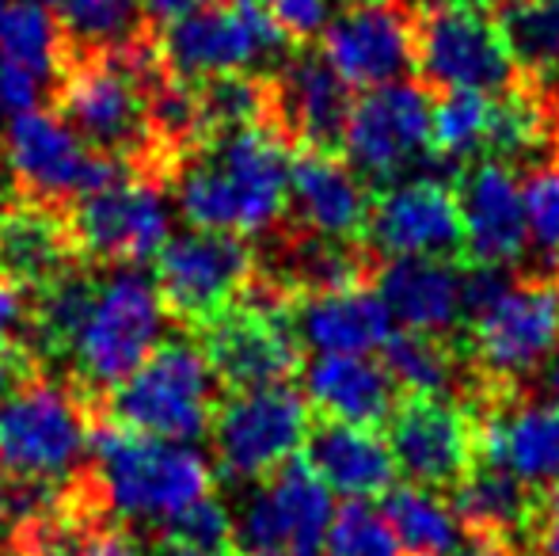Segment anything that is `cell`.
I'll return each instance as SVG.
<instances>
[{"mask_svg":"<svg viewBox=\"0 0 559 556\" xmlns=\"http://www.w3.org/2000/svg\"><path fill=\"white\" fill-rule=\"evenodd\" d=\"M294 156L278 122L210 134L171 171L179 214L191 229L263 237L289 210Z\"/></svg>","mask_w":559,"mask_h":556,"instance_id":"1","label":"cell"},{"mask_svg":"<svg viewBox=\"0 0 559 556\" xmlns=\"http://www.w3.org/2000/svg\"><path fill=\"white\" fill-rule=\"evenodd\" d=\"M468 358L487 378V389H518L559 351V282L540 275L510 282L502 268L464 275Z\"/></svg>","mask_w":559,"mask_h":556,"instance_id":"2","label":"cell"},{"mask_svg":"<svg viewBox=\"0 0 559 556\" xmlns=\"http://www.w3.org/2000/svg\"><path fill=\"white\" fill-rule=\"evenodd\" d=\"M92 496L126 522H164L210 496L214 469L194 446L104 423L92 430Z\"/></svg>","mask_w":559,"mask_h":556,"instance_id":"3","label":"cell"},{"mask_svg":"<svg viewBox=\"0 0 559 556\" xmlns=\"http://www.w3.org/2000/svg\"><path fill=\"white\" fill-rule=\"evenodd\" d=\"M96 401L76 386L31 378L0 401V476L69 488L92 458Z\"/></svg>","mask_w":559,"mask_h":556,"instance_id":"4","label":"cell"},{"mask_svg":"<svg viewBox=\"0 0 559 556\" xmlns=\"http://www.w3.org/2000/svg\"><path fill=\"white\" fill-rule=\"evenodd\" d=\"M111 423L141 435L191 442L202 438L217 412V378L191 340L156 343L148 358L107 393Z\"/></svg>","mask_w":559,"mask_h":556,"instance_id":"5","label":"cell"},{"mask_svg":"<svg viewBox=\"0 0 559 556\" xmlns=\"http://www.w3.org/2000/svg\"><path fill=\"white\" fill-rule=\"evenodd\" d=\"M164 317L168 309L153 279L138 275L133 268H115L111 279H99L92 312L69 351L73 386L84 389L92 401L111 393L160 343Z\"/></svg>","mask_w":559,"mask_h":556,"instance_id":"6","label":"cell"},{"mask_svg":"<svg viewBox=\"0 0 559 556\" xmlns=\"http://www.w3.org/2000/svg\"><path fill=\"white\" fill-rule=\"evenodd\" d=\"M194 332L217 386H225L228 393L282 386L301 366V343L289 324L286 294L263 279L251 282L240 301Z\"/></svg>","mask_w":559,"mask_h":556,"instance_id":"7","label":"cell"},{"mask_svg":"<svg viewBox=\"0 0 559 556\" xmlns=\"http://www.w3.org/2000/svg\"><path fill=\"white\" fill-rule=\"evenodd\" d=\"M156 38L168 69L187 81L282 66L289 54V38L259 0H206L164 23Z\"/></svg>","mask_w":559,"mask_h":556,"instance_id":"8","label":"cell"},{"mask_svg":"<svg viewBox=\"0 0 559 556\" xmlns=\"http://www.w3.org/2000/svg\"><path fill=\"white\" fill-rule=\"evenodd\" d=\"M12 194L35 202L69 206L81 194H92L115 179L138 171L133 164L88 149L58 111H23L0 138Z\"/></svg>","mask_w":559,"mask_h":556,"instance_id":"9","label":"cell"},{"mask_svg":"<svg viewBox=\"0 0 559 556\" xmlns=\"http://www.w3.org/2000/svg\"><path fill=\"white\" fill-rule=\"evenodd\" d=\"M415 66L442 92L499 96L518 81V66L484 0H435L415 20Z\"/></svg>","mask_w":559,"mask_h":556,"instance_id":"10","label":"cell"},{"mask_svg":"<svg viewBox=\"0 0 559 556\" xmlns=\"http://www.w3.org/2000/svg\"><path fill=\"white\" fill-rule=\"evenodd\" d=\"M160 179L130 176L81 194L69 202V222H73L76 252L88 268H138L156 260L164 240L171 237L168 194Z\"/></svg>","mask_w":559,"mask_h":556,"instance_id":"11","label":"cell"},{"mask_svg":"<svg viewBox=\"0 0 559 556\" xmlns=\"http://www.w3.org/2000/svg\"><path fill=\"white\" fill-rule=\"evenodd\" d=\"M217 469L236 484H259L278 465L297 458L312 430L309 401L289 381L240 389L214 412Z\"/></svg>","mask_w":559,"mask_h":556,"instance_id":"12","label":"cell"},{"mask_svg":"<svg viewBox=\"0 0 559 556\" xmlns=\"http://www.w3.org/2000/svg\"><path fill=\"white\" fill-rule=\"evenodd\" d=\"M156 289L164 309L187 328H202L236 305L255 282V252L248 237L191 229L168 237L156 252Z\"/></svg>","mask_w":559,"mask_h":556,"instance_id":"13","label":"cell"},{"mask_svg":"<svg viewBox=\"0 0 559 556\" xmlns=\"http://www.w3.org/2000/svg\"><path fill=\"white\" fill-rule=\"evenodd\" d=\"M332 522V488L317 469L289 458L233 519V556H324Z\"/></svg>","mask_w":559,"mask_h":556,"instance_id":"14","label":"cell"},{"mask_svg":"<svg viewBox=\"0 0 559 556\" xmlns=\"http://www.w3.org/2000/svg\"><path fill=\"white\" fill-rule=\"evenodd\" d=\"M430 115L435 99L415 81L366 88L343 122V156L361 179L392 184L430 156Z\"/></svg>","mask_w":559,"mask_h":556,"instance_id":"15","label":"cell"},{"mask_svg":"<svg viewBox=\"0 0 559 556\" xmlns=\"http://www.w3.org/2000/svg\"><path fill=\"white\" fill-rule=\"evenodd\" d=\"M396 469L419 488H453L476 465V419L453 397H407L389 416Z\"/></svg>","mask_w":559,"mask_h":556,"instance_id":"16","label":"cell"},{"mask_svg":"<svg viewBox=\"0 0 559 556\" xmlns=\"http://www.w3.org/2000/svg\"><path fill=\"white\" fill-rule=\"evenodd\" d=\"M366 240L384 256H442L464 252L461 206L449 184L435 176H400L373 194Z\"/></svg>","mask_w":559,"mask_h":556,"instance_id":"17","label":"cell"},{"mask_svg":"<svg viewBox=\"0 0 559 556\" xmlns=\"http://www.w3.org/2000/svg\"><path fill=\"white\" fill-rule=\"evenodd\" d=\"M320 54L350 88L404 81L415 66V20L400 4H346L320 31Z\"/></svg>","mask_w":559,"mask_h":556,"instance_id":"18","label":"cell"},{"mask_svg":"<svg viewBox=\"0 0 559 556\" xmlns=\"http://www.w3.org/2000/svg\"><path fill=\"white\" fill-rule=\"evenodd\" d=\"M476 419V461L502 465L533 484L559 481V401H514V389H487L479 397Z\"/></svg>","mask_w":559,"mask_h":556,"instance_id":"19","label":"cell"},{"mask_svg":"<svg viewBox=\"0 0 559 556\" xmlns=\"http://www.w3.org/2000/svg\"><path fill=\"white\" fill-rule=\"evenodd\" d=\"M461 206L464 252L479 268H502L518 263L530 248V217H525V191L514 164L484 161L468 164L456 191Z\"/></svg>","mask_w":559,"mask_h":556,"instance_id":"20","label":"cell"},{"mask_svg":"<svg viewBox=\"0 0 559 556\" xmlns=\"http://www.w3.org/2000/svg\"><path fill=\"white\" fill-rule=\"evenodd\" d=\"M76 263L84 260L76 252L69 206L35 202L23 194L0 199V279L8 286L27 297Z\"/></svg>","mask_w":559,"mask_h":556,"instance_id":"21","label":"cell"},{"mask_svg":"<svg viewBox=\"0 0 559 556\" xmlns=\"http://www.w3.org/2000/svg\"><path fill=\"white\" fill-rule=\"evenodd\" d=\"M369 179L335 156L332 149H309L289 168V210L305 233L332 240H358L366 237L369 206Z\"/></svg>","mask_w":559,"mask_h":556,"instance_id":"22","label":"cell"},{"mask_svg":"<svg viewBox=\"0 0 559 556\" xmlns=\"http://www.w3.org/2000/svg\"><path fill=\"white\" fill-rule=\"evenodd\" d=\"M286 312L301 347L317 355H373L392 335V317L381 294L361 282L320 294L286 297Z\"/></svg>","mask_w":559,"mask_h":556,"instance_id":"23","label":"cell"},{"mask_svg":"<svg viewBox=\"0 0 559 556\" xmlns=\"http://www.w3.org/2000/svg\"><path fill=\"white\" fill-rule=\"evenodd\" d=\"M377 294L392 324L449 335L464 320V275L442 256H392L377 271Z\"/></svg>","mask_w":559,"mask_h":556,"instance_id":"24","label":"cell"},{"mask_svg":"<svg viewBox=\"0 0 559 556\" xmlns=\"http://www.w3.org/2000/svg\"><path fill=\"white\" fill-rule=\"evenodd\" d=\"M274 122L309 149H332L350 115V84L324 61V54H294L271 76Z\"/></svg>","mask_w":559,"mask_h":556,"instance_id":"25","label":"cell"},{"mask_svg":"<svg viewBox=\"0 0 559 556\" xmlns=\"http://www.w3.org/2000/svg\"><path fill=\"white\" fill-rule=\"evenodd\" d=\"M305 401L324 419L381 427L396 409V381L369 355H317L305 366Z\"/></svg>","mask_w":559,"mask_h":556,"instance_id":"26","label":"cell"},{"mask_svg":"<svg viewBox=\"0 0 559 556\" xmlns=\"http://www.w3.org/2000/svg\"><path fill=\"white\" fill-rule=\"evenodd\" d=\"M305 461L343 499L381 496L396 476L389 442L377 435V427H358V423L320 419V427H312L305 438Z\"/></svg>","mask_w":559,"mask_h":556,"instance_id":"27","label":"cell"},{"mask_svg":"<svg viewBox=\"0 0 559 556\" xmlns=\"http://www.w3.org/2000/svg\"><path fill=\"white\" fill-rule=\"evenodd\" d=\"M449 492H453L449 507H453L456 522H461L464 537L472 545H484V542L522 545L533 488H525V481H518L510 469L491 465V461H476Z\"/></svg>","mask_w":559,"mask_h":556,"instance_id":"28","label":"cell"},{"mask_svg":"<svg viewBox=\"0 0 559 556\" xmlns=\"http://www.w3.org/2000/svg\"><path fill=\"white\" fill-rule=\"evenodd\" d=\"M99 294V279L88 263H76L66 275L46 282L43 289L27 294V328L31 351L38 358H69L84 320L92 312V301Z\"/></svg>","mask_w":559,"mask_h":556,"instance_id":"29","label":"cell"},{"mask_svg":"<svg viewBox=\"0 0 559 556\" xmlns=\"http://www.w3.org/2000/svg\"><path fill=\"white\" fill-rule=\"evenodd\" d=\"M361 256L354 248V240H332L317 237V233H297L289 245L278 248V263H274L271 282L278 294H320V289H338L361 282Z\"/></svg>","mask_w":559,"mask_h":556,"instance_id":"30","label":"cell"},{"mask_svg":"<svg viewBox=\"0 0 559 556\" xmlns=\"http://www.w3.org/2000/svg\"><path fill=\"white\" fill-rule=\"evenodd\" d=\"M461 347L449 343V335L430 332H392L384 343V370L392 374L396 389L407 397H453L464 378Z\"/></svg>","mask_w":559,"mask_h":556,"instance_id":"31","label":"cell"},{"mask_svg":"<svg viewBox=\"0 0 559 556\" xmlns=\"http://www.w3.org/2000/svg\"><path fill=\"white\" fill-rule=\"evenodd\" d=\"M0 54L43 84H53L73 54V43L43 0H0Z\"/></svg>","mask_w":559,"mask_h":556,"instance_id":"32","label":"cell"},{"mask_svg":"<svg viewBox=\"0 0 559 556\" xmlns=\"http://www.w3.org/2000/svg\"><path fill=\"white\" fill-rule=\"evenodd\" d=\"M384 519L396 530L407 556H453L456 545L468 542L456 522L453 507L435 496V488L404 484L384 492Z\"/></svg>","mask_w":559,"mask_h":556,"instance_id":"33","label":"cell"},{"mask_svg":"<svg viewBox=\"0 0 559 556\" xmlns=\"http://www.w3.org/2000/svg\"><path fill=\"white\" fill-rule=\"evenodd\" d=\"M495 20L522 73L559 81V0H502Z\"/></svg>","mask_w":559,"mask_h":556,"instance_id":"34","label":"cell"},{"mask_svg":"<svg viewBox=\"0 0 559 556\" xmlns=\"http://www.w3.org/2000/svg\"><path fill=\"white\" fill-rule=\"evenodd\" d=\"M43 4L61 23L73 50H111L153 27L141 12V0H43Z\"/></svg>","mask_w":559,"mask_h":556,"instance_id":"35","label":"cell"},{"mask_svg":"<svg viewBox=\"0 0 559 556\" xmlns=\"http://www.w3.org/2000/svg\"><path fill=\"white\" fill-rule=\"evenodd\" d=\"M548 141H552V115L537 96L514 84L491 96V127H487L484 145L487 156L507 164L530 161V156H540V149H548Z\"/></svg>","mask_w":559,"mask_h":556,"instance_id":"36","label":"cell"},{"mask_svg":"<svg viewBox=\"0 0 559 556\" xmlns=\"http://www.w3.org/2000/svg\"><path fill=\"white\" fill-rule=\"evenodd\" d=\"M194 84H199V111L206 138L225 134V130L255 127V122H274V92L271 81H263V76L222 73Z\"/></svg>","mask_w":559,"mask_h":556,"instance_id":"37","label":"cell"},{"mask_svg":"<svg viewBox=\"0 0 559 556\" xmlns=\"http://www.w3.org/2000/svg\"><path fill=\"white\" fill-rule=\"evenodd\" d=\"M491 127V96L484 92H442L430 115V156L435 161H472L484 153Z\"/></svg>","mask_w":559,"mask_h":556,"instance_id":"38","label":"cell"},{"mask_svg":"<svg viewBox=\"0 0 559 556\" xmlns=\"http://www.w3.org/2000/svg\"><path fill=\"white\" fill-rule=\"evenodd\" d=\"M324 556H404V545L369 499H343L328 522Z\"/></svg>","mask_w":559,"mask_h":556,"instance_id":"39","label":"cell"},{"mask_svg":"<svg viewBox=\"0 0 559 556\" xmlns=\"http://www.w3.org/2000/svg\"><path fill=\"white\" fill-rule=\"evenodd\" d=\"M525 217H530V245L537 248L548 279L559 275V153L530 171L522 184Z\"/></svg>","mask_w":559,"mask_h":556,"instance_id":"40","label":"cell"},{"mask_svg":"<svg viewBox=\"0 0 559 556\" xmlns=\"http://www.w3.org/2000/svg\"><path fill=\"white\" fill-rule=\"evenodd\" d=\"M164 537L171 545H183V549L228 553V545H233V514H228L222 499L202 496L164 522Z\"/></svg>","mask_w":559,"mask_h":556,"instance_id":"41","label":"cell"},{"mask_svg":"<svg viewBox=\"0 0 559 556\" xmlns=\"http://www.w3.org/2000/svg\"><path fill=\"white\" fill-rule=\"evenodd\" d=\"M289 43H309L332 20V0H259Z\"/></svg>","mask_w":559,"mask_h":556,"instance_id":"42","label":"cell"},{"mask_svg":"<svg viewBox=\"0 0 559 556\" xmlns=\"http://www.w3.org/2000/svg\"><path fill=\"white\" fill-rule=\"evenodd\" d=\"M522 549H530V556H559V481L533 496Z\"/></svg>","mask_w":559,"mask_h":556,"instance_id":"43","label":"cell"},{"mask_svg":"<svg viewBox=\"0 0 559 556\" xmlns=\"http://www.w3.org/2000/svg\"><path fill=\"white\" fill-rule=\"evenodd\" d=\"M43 96V81L15 66L8 54H0V119H15V115L31 111Z\"/></svg>","mask_w":559,"mask_h":556,"instance_id":"44","label":"cell"},{"mask_svg":"<svg viewBox=\"0 0 559 556\" xmlns=\"http://www.w3.org/2000/svg\"><path fill=\"white\" fill-rule=\"evenodd\" d=\"M38 378V355L27 340H0V401L12 397L23 381Z\"/></svg>","mask_w":559,"mask_h":556,"instance_id":"45","label":"cell"},{"mask_svg":"<svg viewBox=\"0 0 559 556\" xmlns=\"http://www.w3.org/2000/svg\"><path fill=\"white\" fill-rule=\"evenodd\" d=\"M81 556H141V542L122 527H92Z\"/></svg>","mask_w":559,"mask_h":556,"instance_id":"46","label":"cell"},{"mask_svg":"<svg viewBox=\"0 0 559 556\" xmlns=\"http://www.w3.org/2000/svg\"><path fill=\"white\" fill-rule=\"evenodd\" d=\"M27 328V297L0 279V340H20Z\"/></svg>","mask_w":559,"mask_h":556,"instance_id":"47","label":"cell"},{"mask_svg":"<svg viewBox=\"0 0 559 556\" xmlns=\"http://www.w3.org/2000/svg\"><path fill=\"white\" fill-rule=\"evenodd\" d=\"M206 0H141V12H145V20L153 23V27H164V23L179 20V15L194 12V8H202Z\"/></svg>","mask_w":559,"mask_h":556,"instance_id":"48","label":"cell"},{"mask_svg":"<svg viewBox=\"0 0 559 556\" xmlns=\"http://www.w3.org/2000/svg\"><path fill=\"white\" fill-rule=\"evenodd\" d=\"M476 556H530V553L514 542H484V545H476Z\"/></svg>","mask_w":559,"mask_h":556,"instance_id":"49","label":"cell"},{"mask_svg":"<svg viewBox=\"0 0 559 556\" xmlns=\"http://www.w3.org/2000/svg\"><path fill=\"white\" fill-rule=\"evenodd\" d=\"M8 530H12V507H8V488L0 484V549L8 545Z\"/></svg>","mask_w":559,"mask_h":556,"instance_id":"50","label":"cell"},{"mask_svg":"<svg viewBox=\"0 0 559 556\" xmlns=\"http://www.w3.org/2000/svg\"><path fill=\"white\" fill-rule=\"evenodd\" d=\"M156 556H233V553H199V549H183V545H171L164 542V549Z\"/></svg>","mask_w":559,"mask_h":556,"instance_id":"51","label":"cell"},{"mask_svg":"<svg viewBox=\"0 0 559 556\" xmlns=\"http://www.w3.org/2000/svg\"><path fill=\"white\" fill-rule=\"evenodd\" d=\"M12 191V184H8V168H4V145H0V199Z\"/></svg>","mask_w":559,"mask_h":556,"instance_id":"52","label":"cell"},{"mask_svg":"<svg viewBox=\"0 0 559 556\" xmlns=\"http://www.w3.org/2000/svg\"><path fill=\"white\" fill-rule=\"evenodd\" d=\"M346 4H396V0H346Z\"/></svg>","mask_w":559,"mask_h":556,"instance_id":"53","label":"cell"}]
</instances>
